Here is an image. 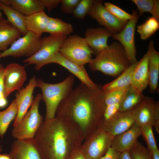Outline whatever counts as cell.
I'll return each instance as SVG.
<instances>
[{"label":"cell","instance_id":"49","mask_svg":"<svg viewBox=\"0 0 159 159\" xmlns=\"http://www.w3.org/2000/svg\"><path fill=\"white\" fill-rule=\"evenodd\" d=\"M1 58V53L0 52V58Z\"/></svg>","mask_w":159,"mask_h":159},{"label":"cell","instance_id":"47","mask_svg":"<svg viewBox=\"0 0 159 159\" xmlns=\"http://www.w3.org/2000/svg\"><path fill=\"white\" fill-rule=\"evenodd\" d=\"M1 11V9L0 8V21L1 20H2L4 19L3 17V15H2V14Z\"/></svg>","mask_w":159,"mask_h":159},{"label":"cell","instance_id":"40","mask_svg":"<svg viewBox=\"0 0 159 159\" xmlns=\"http://www.w3.org/2000/svg\"><path fill=\"white\" fill-rule=\"evenodd\" d=\"M40 1L48 11L50 12L58 7L61 0H40Z\"/></svg>","mask_w":159,"mask_h":159},{"label":"cell","instance_id":"32","mask_svg":"<svg viewBox=\"0 0 159 159\" xmlns=\"http://www.w3.org/2000/svg\"><path fill=\"white\" fill-rule=\"evenodd\" d=\"M104 5L109 11L121 20L128 21L134 17V14L132 12V14H130L118 6L111 3L105 2Z\"/></svg>","mask_w":159,"mask_h":159},{"label":"cell","instance_id":"10","mask_svg":"<svg viewBox=\"0 0 159 159\" xmlns=\"http://www.w3.org/2000/svg\"><path fill=\"white\" fill-rule=\"evenodd\" d=\"M88 15L113 34L120 32L128 21H122L116 17L106 9L103 1L100 0H94Z\"/></svg>","mask_w":159,"mask_h":159},{"label":"cell","instance_id":"3","mask_svg":"<svg viewBox=\"0 0 159 159\" xmlns=\"http://www.w3.org/2000/svg\"><path fill=\"white\" fill-rule=\"evenodd\" d=\"M132 64L121 44L113 42L104 50L96 55L88 64L90 69L116 77Z\"/></svg>","mask_w":159,"mask_h":159},{"label":"cell","instance_id":"6","mask_svg":"<svg viewBox=\"0 0 159 159\" xmlns=\"http://www.w3.org/2000/svg\"><path fill=\"white\" fill-rule=\"evenodd\" d=\"M42 95L38 94L36 96L30 110L20 122L13 127L12 136L16 139L34 138L35 135L43 122V118L39 112V107Z\"/></svg>","mask_w":159,"mask_h":159},{"label":"cell","instance_id":"38","mask_svg":"<svg viewBox=\"0 0 159 159\" xmlns=\"http://www.w3.org/2000/svg\"><path fill=\"white\" fill-rule=\"evenodd\" d=\"M80 0H61L60 9L65 14H72Z\"/></svg>","mask_w":159,"mask_h":159},{"label":"cell","instance_id":"26","mask_svg":"<svg viewBox=\"0 0 159 159\" xmlns=\"http://www.w3.org/2000/svg\"><path fill=\"white\" fill-rule=\"evenodd\" d=\"M138 61L131 64L114 80L102 86L105 92L128 87L131 85L132 74Z\"/></svg>","mask_w":159,"mask_h":159},{"label":"cell","instance_id":"25","mask_svg":"<svg viewBox=\"0 0 159 159\" xmlns=\"http://www.w3.org/2000/svg\"><path fill=\"white\" fill-rule=\"evenodd\" d=\"M0 8L6 16L7 20L18 29L23 36L28 32L25 24L26 16L11 6L0 0Z\"/></svg>","mask_w":159,"mask_h":159},{"label":"cell","instance_id":"1","mask_svg":"<svg viewBox=\"0 0 159 159\" xmlns=\"http://www.w3.org/2000/svg\"><path fill=\"white\" fill-rule=\"evenodd\" d=\"M105 94L102 86L93 88L81 83L61 102L56 115L75 125L84 140L98 127L105 107Z\"/></svg>","mask_w":159,"mask_h":159},{"label":"cell","instance_id":"48","mask_svg":"<svg viewBox=\"0 0 159 159\" xmlns=\"http://www.w3.org/2000/svg\"><path fill=\"white\" fill-rule=\"evenodd\" d=\"M2 150V147L1 145H0V152Z\"/></svg>","mask_w":159,"mask_h":159},{"label":"cell","instance_id":"34","mask_svg":"<svg viewBox=\"0 0 159 159\" xmlns=\"http://www.w3.org/2000/svg\"><path fill=\"white\" fill-rule=\"evenodd\" d=\"M140 127L142 135L146 141L149 150L151 151L158 149L153 133V126L151 125H144Z\"/></svg>","mask_w":159,"mask_h":159},{"label":"cell","instance_id":"24","mask_svg":"<svg viewBox=\"0 0 159 159\" xmlns=\"http://www.w3.org/2000/svg\"><path fill=\"white\" fill-rule=\"evenodd\" d=\"M26 16L44 11L45 8L40 0H1Z\"/></svg>","mask_w":159,"mask_h":159},{"label":"cell","instance_id":"29","mask_svg":"<svg viewBox=\"0 0 159 159\" xmlns=\"http://www.w3.org/2000/svg\"><path fill=\"white\" fill-rule=\"evenodd\" d=\"M17 112L18 107L14 100L6 109L0 111V138H3L11 122L15 120Z\"/></svg>","mask_w":159,"mask_h":159},{"label":"cell","instance_id":"14","mask_svg":"<svg viewBox=\"0 0 159 159\" xmlns=\"http://www.w3.org/2000/svg\"><path fill=\"white\" fill-rule=\"evenodd\" d=\"M9 154L12 159H43L34 138L16 139Z\"/></svg>","mask_w":159,"mask_h":159},{"label":"cell","instance_id":"33","mask_svg":"<svg viewBox=\"0 0 159 159\" xmlns=\"http://www.w3.org/2000/svg\"><path fill=\"white\" fill-rule=\"evenodd\" d=\"M94 0H80L72 13L77 19H84L90 11Z\"/></svg>","mask_w":159,"mask_h":159},{"label":"cell","instance_id":"43","mask_svg":"<svg viewBox=\"0 0 159 159\" xmlns=\"http://www.w3.org/2000/svg\"><path fill=\"white\" fill-rule=\"evenodd\" d=\"M154 115V122H159V102L158 101L155 102Z\"/></svg>","mask_w":159,"mask_h":159},{"label":"cell","instance_id":"37","mask_svg":"<svg viewBox=\"0 0 159 159\" xmlns=\"http://www.w3.org/2000/svg\"><path fill=\"white\" fill-rule=\"evenodd\" d=\"M5 68L0 64V108L5 107L7 104L5 96L4 83V77Z\"/></svg>","mask_w":159,"mask_h":159},{"label":"cell","instance_id":"12","mask_svg":"<svg viewBox=\"0 0 159 159\" xmlns=\"http://www.w3.org/2000/svg\"><path fill=\"white\" fill-rule=\"evenodd\" d=\"M135 122L131 110L118 111L107 120L99 123L98 127L114 137L127 130Z\"/></svg>","mask_w":159,"mask_h":159},{"label":"cell","instance_id":"7","mask_svg":"<svg viewBox=\"0 0 159 159\" xmlns=\"http://www.w3.org/2000/svg\"><path fill=\"white\" fill-rule=\"evenodd\" d=\"M113 137L97 127L84 140L80 149L87 159H99L111 147Z\"/></svg>","mask_w":159,"mask_h":159},{"label":"cell","instance_id":"44","mask_svg":"<svg viewBox=\"0 0 159 159\" xmlns=\"http://www.w3.org/2000/svg\"><path fill=\"white\" fill-rule=\"evenodd\" d=\"M118 159H132L129 151L120 153Z\"/></svg>","mask_w":159,"mask_h":159},{"label":"cell","instance_id":"35","mask_svg":"<svg viewBox=\"0 0 159 159\" xmlns=\"http://www.w3.org/2000/svg\"><path fill=\"white\" fill-rule=\"evenodd\" d=\"M129 87L105 92V105L120 103Z\"/></svg>","mask_w":159,"mask_h":159},{"label":"cell","instance_id":"13","mask_svg":"<svg viewBox=\"0 0 159 159\" xmlns=\"http://www.w3.org/2000/svg\"><path fill=\"white\" fill-rule=\"evenodd\" d=\"M26 78L25 67L15 63L8 64L5 68L4 83L7 98L12 92L21 90Z\"/></svg>","mask_w":159,"mask_h":159},{"label":"cell","instance_id":"15","mask_svg":"<svg viewBox=\"0 0 159 159\" xmlns=\"http://www.w3.org/2000/svg\"><path fill=\"white\" fill-rule=\"evenodd\" d=\"M37 87V80L34 76L25 87L16 93L14 100L18 107V112L13 124V127L20 122L32 105L34 100L33 91Z\"/></svg>","mask_w":159,"mask_h":159},{"label":"cell","instance_id":"4","mask_svg":"<svg viewBox=\"0 0 159 159\" xmlns=\"http://www.w3.org/2000/svg\"><path fill=\"white\" fill-rule=\"evenodd\" d=\"M74 81L72 75H69L61 82L55 84L47 83L39 79L37 80V87L41 90L42 100L45 104V120L55 117L59 105L72 90Z\"/></svg>","mask_w":159,"mask_h":159},{"label":"cell","instance_id":"5","mask_svg":"<svg viewBox=\"0 0 159 159\" xmlns=\"http://www.w3.org/2000/svg\"><path fill=\"white\" fill-rule=\"evenodd\" d=\"M59 53L70 61L83 66L90 63L94 53L84 38L77 34L69 35L64 39Z\"/></svg>","mask_w":159,"mask_h":159},{"label":"cell","instance_id":"45","mask_svg":"<svg viewBox=\"0 0 159 159\" xmlns=\"http://www.w3.org/2000/svg\"><path fill=\"white\" fill-rule=\"evenodd\" d=\"M149 153L151 159H159V150L158 149L153 151H149Z\"/></svg>","mask_w":159,"mask_h":159},{"label":"cell","instance_id":"23","mask_svg":"<svg viewBox=\"0 0 159 159\" xmlns=\"http://www.w3.org/2000/svg\"><path fill=\"white\" fill-rule=\"evenodd\" d=\"M49 17L44 11L26 16L25 24L28 31L40 37L45 32Z\"/></svg>","mask_w":159,"mask_h":159},{"label":"cell","instance_id":"11","mask_svg":"<svg viewBox=\"0 0 159 159\" xmlns=\"http://www.w3.org/2000/svg\"><path fill=\"white\" fill-rule=\"evenodd\" d=\"M132 12L134 14V17L128 21L120 32L112 36L113 39L118 41L122 46L132 64L138 61L136 57L135 35L136 25L139 17L137 11L133 10Z\"/></svg>","mask_w":159,"mask_h":159},{"label":"cell","instance_id":"18","mask_svg":"<svg viewBox=\"0 0 159 159\" xmlns=\"http://www.w3.org/2000/svg\"><path fill=\"white\" fill-rule=\"evenodd\" d=\"M155 101L153 98L145 96L141 102L131 110L135 123L140 127L144 125L153 126Z\"/></svg>","mask_w":159,"mask_h":159},{"label":"cell","instance_id":"20","mask_svg":"<svg viewBox=\"0 0 159 159\" xmlns=\"http://www.w3.org/2000/svg\"><path fill=\"white\" fill-rule=\"evenodd\" d=\"M148 59L149 53L147 51L138 61L132 74L131 85L140 93H142L148 85Z\"/></svg>","mask_w":159,"mask_h":159},{"label":"cell","instance_id":"39","mask_svg":"<svg viewBox=\"0 0 159 159\" xmlns=\"http://www.w3.org/2000/svg\"><path fill=\"white\" fill-rule=\"evenodd\" d=\"M120 103H118L105 105L102 117L99 123L107 120L118 112Z\"/></svg>","mask_w":159,"mask_h":159},{"label":"cell","instance_id":"27","mask_svg":"<svg viewBox=\"0 0 159 159\" xmlns=\"http://www.w3.org/2000/svg\"><path fill=\"white\" fill-rule=\"evenodd\" d=\"M145 96L137 91L131 85L128 88L120 103L119 111L131 110L136 107Z\"/></svg>","mask_w":159,"mask_h":159},{"label":"cell","instance_id":"9","mask_svg":"<svg viewBox=\"0 0 159 159\" xmlns=\"http://www.w3.org/2000/svg\"><path fill=\"white\" fill-rule=\"evenodd\" d=\"M42 38L32 32L28 31L22 37L16 40L9 48L1 53V58L7 56L18 57H30L35 54L40 49Z\"/></svg>","mask_w":159,"mask_h":159},{"label":"cell","instance_id":"30","mask_svg":"<svg viewBox=\"0 0 159 159\" xmlns=\"http://www.w3.org/2000/svg\"><path fill=\"white\" fill-rule=\"evenodd\" d=\"M136 6L139 16L145 12L150 13L152 16L159 20V1L158 0H132Z\"/></svg>","mask_w":159,"mask_h":159},{"label":"cell","instance_id":"22","mask_svg":"<svg viewBox=\"0 0 159 159\" xmlns=\"http://www.w3.org/2000/svg\"><path fill=\"white\" fill-rule=\"evenodd\" d=\"M21 32L7 20L0 21V50L5 51L20 37Z\"/></svg>","mask_w":159,"mask_h":159},{"label":"cell","instance_id":"28","mask_svg":"<svg viewBox=\"0 0 159 159\" xmlns=\"http://www.w3.org/2000/svg\"><path fill=\"white\" fill-rule=\"evenodd\" d=\"M73 31L72 25L58 18L49 17L45 32L50 35L67 36Z\"/></svg>","mask_w":159,"mask_h":159},{"label":"cell","instance_id":"8","mask_svg":"<svg viewBox=\"0 0 159 159\" xmlns=\"http://www.w3.org/2000/svg\"><path fill=\"white\" fill-rule=\"evenodd\" d=\"M67 37L49 35L44 37L42 38L41 46L38 51L32 56L24 59L23 62L27 64H34L37 70L45 65L52 63Z\"/></svg>","mask_w":159,"mask_h":159},{"label":"cell","instance_id":"42","mask_svg":"<svg viewBox=\"0 0 159 159\" xmlns=\"http://www.w3.org/2000/svg\"><path fill=\"white\" fill-rule=\"evenodd\" d=\"M66 159H87L80 148L72 152Z\"/></svg>","mask_w":159,"mask_h":159},{"label":"cell","instance_id":"2","mask_svg":"<svg viewBox=\"0 0 159 159\" xmlns=\"http://www.w3.org/2000/svg\"><path fill=\"white\" fill-rule=\"evenodd\" d=\"M34 139L43 159H66L84 140L75 125L57 115L43 121Z\"/></svg>","mask_w":159,"mask_h":159},{"label":"cell","instance_id":"31","mask_svg":"<svg viewBox=\"0 0 159 159\" xmlns=\"http://www.w3.org/2000/svg\"><path fill=\"white\" fill-rule=\"evenodd\" d=\"M159 28V20L153 16L137 27V32L142 40H145L154 34Z\"/></svg>","mask_w":159,"mask_h":159},{"label":"cell","instance_id":"21","mask_svg":"<svg viewBox=\"0 0 159 159\" xmlns=\"http://www.w3.org/2000/svg\"><path fill=\"white\" fill-rule=\"evenodd\" d=\"M149 53L148 68L149 83L150 91L152 93L158 90L159 77V52L154 47L153 40L149 42L148 50Z\"/></svg>","mask_w":159,"mask_h":159},{"label":"cell","instance_id":"16","mask_svg":"<svg viewBox=\"0 0 159 159\" xmlns=\"http://www.w3.org/2000/svg\"><path fill=\"white\" fill-rule=\"evenodd\" d=\"M142 135L140 127L135 122L125 132L113 137L111 147L119 153L129 151Z\"/></svg>","mask_w":159,"mask_h":159},{"label":"cell","instance_id":"41","mask_svg":"<svg viewBox=\"0 0 159 159\" xmlns=\"http://www.w3.org/2000/svg\"><path fill=\"white\" fill-rule=\"evenodd\" d=\"M120 153L110 147L105 154L99 159H118Z\"/></svg>","mask_w":159,"mask_h":159},{"label":"cell","instance_id":"46","mask_svg":"<svg viewBox=\"0 0 159 159\" xmlns=\"http://www.w3.org/2000/svg\"><path fill=\"white\" fill-rule=\"evenodd\" d=\"M0 159H12L9 154L0 153Z\"/></svg>","mask_w":159,"mask_h":159},{"label":"cell","instance_id":"17","mask_svg":"<svg viewBox=\"0 0 159 159\" xmlns=\"http://www.w3.org/2000/svg\"><path fill=\"white\" fill-rule=\"evenodd\" d=\"M112 34L104 27L88 28L86 30L84 38L96 55L107 47L108 39Z\"/></svg>","mask_w":159,"mask_h":159},{"label":"cell","instance_id":"36","mask_svg":"<svg viewBox=\"0 0 159 159\" xmlns=\"http://www.w3.org/2000/svg\"><path fill=\"white\" fill-rule=\"evenodd\" d=\"M129 152L132 159H151L148 149L138 141Z\"/></svg>","mask_w":159,"mask_h":159},{"label":"cell","instance_id":"19","mask_svg":"<svg viewBox=\"0 0 159 159\" xmlns=\"http://www.w3.org/2000/svg\"><path fill=\"white\" fill-rule=\"evenodd\" d=\"M52 63L57 64L64 67L77 77L81 83L93 88L98 86L90 79L84 66L74 63L62 56L58 52L53 59Z\"/></svg>","mask_w":159,"mask_h":159}]
</instances>
